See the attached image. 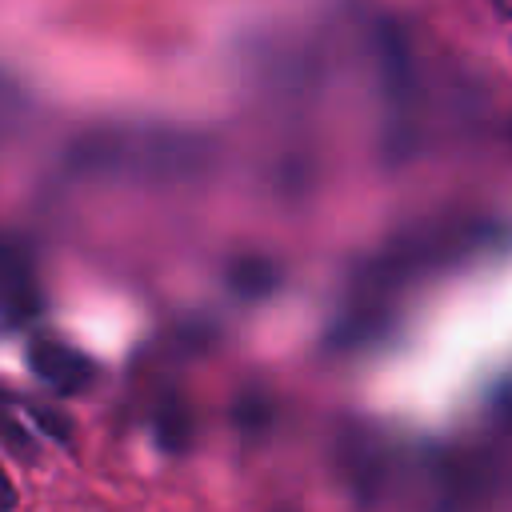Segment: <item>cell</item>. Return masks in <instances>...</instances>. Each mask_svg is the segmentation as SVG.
<instances>
[{
    "label": "cell",
    "instance_id": "cell-1",
    "mask_svg": "<svg viewBox=\"0 0 512 512\" xmlns=\"http://www.w3.org/2000/svg\"><path fill=\"white\" fill-rule=\"evenodd\" d=\"M28 364L56 392H88L96 380V364L60 340H36L28 352Z\"/></svg>",
    "mask_w": 512,
    "mask_h": 512
},
{
    "label": "cell",
    "instance_id": "cell-2",
    "mask_svg": "<svg viewBox=\"0 0 512 512\" xmlns=\"http://www.w3.org/2000/svg\"><path fill=\"white\" fill-rule=\"evenodd\" d=\"M32 304H36V288L24 256L0 244V320L24 316Z\"/></svg>",
    "mask_w": 512,
    "mask_h": 512
},
{
    "label": "cell",
    "instance_id": "cell-3",
    "mask_svg": "<svg viewBox=\"0 0 512 512\" xmlns=\"http://www.w3.org/2000/svg\"><path fill=\"white\" fill-rule=\"evenodd\" d=\"M0 440H4L12 452H24V456H28V448H32V436H28L24 420L16 416V400L4 396V392H0Z\"/></svg>",
    "mask_w": 512,
    "mask_h": 512
},
{
    "label": "cell",
    "instance_id": "cell-4",
    "mask_svg": "<svg viewBox=\"0 0 512 512\" xmlns=\"http://www.w3.org/2000/svg\"><path fill=\"white\" fill-rule=\"evenodd\" d=\"M12 508H16V488H12V480L0 464V512H12Z\"/></svg>",
    "mask_w": 512,
    "mask_h": 512
},
{
    "label": "cell",
    "instance_id": "cell-5",
    "mask_svg": "<svg viewBox=\"0 0 512 512\" xmlns=\"http://www.w3.org/2000/svg\"><path fill=\"white\" fill-rule=\"evenodd\" d=\"M492 8H496L500 16H508V20H512V0H492Z\"/></svg>",
    "mask_w": 512,
    "mask_h": 512
}]
</instances>
